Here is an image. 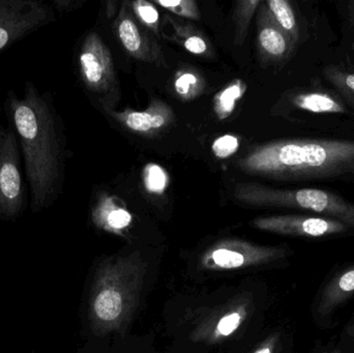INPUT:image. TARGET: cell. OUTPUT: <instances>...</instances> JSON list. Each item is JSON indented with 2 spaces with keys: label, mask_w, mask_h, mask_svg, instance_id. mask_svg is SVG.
Wrapping results in <instances>:
<instances>
[{
  "label": "cell",
  "mask_w": 354,
  "mask_h": 353,
  "mask_svg": "<svg viewBox=\"0 0 354 353\" xmlns=\"http://www.w3.org/2000/svg\"><path fill=\"white\" fill-rule=\"evenodd\" d=\"M158 4L171 10L179 16L187 17V18H198L197 10L193 1H157Z\"/></svg>",
  "instance_id": "cell-21"
},
{
  "label": "cell",
  "mask_w": 354,
  "mask_h": 353,
  "mask_svg": "<svg viewBox=\"0 0 354 353\" xmlns=\"http://www.w3.org/2000/svg\"><path fill=\"white\" fill-rule=\"evenodd\" d=\"M257 227L283 236L318 238L336 236L351 228L338 220L319 216H281L257 221Z\"/></svg>",
  "instance_id": "cell-7"
},
{
  "label": "cell",
  "mask_w": 354,
  "mask_h": 353,
  "mask_svg": "<svg viewBox=\"0 0 354 353\" xmlns=\"http://www.w3.org/2000/svg\"><path fill=\"white\" fill-rule=\"evenodd\" d=\"M147 265L138 254L112 257L95 274L89 300V318L105 335L128 327L140 300Z\"/></svg>",
  "instance_id": "cell-3"
},
{
  "label": "cell",
  "mask_w": 354,
  "mask_h": 353,
  "mask_svg": "<svg viewBox=\"0 0 354 353\" xmlns=\"http://www.w3.org/2000/svg\"><path fill=\"white\" fill-rule=\"evenodd\" d=\"M26 195L18 139L10 126L0 122V218L18 217L26 205Z\"/></svg>",
  "instance_id": "cell-4"
},
{
  "label": "cell",
  "mask_w": 354,
  "mask_h": 353,
  "mask_svg": "<svg viewBox=\"0 0 354 353\" xmlns=\"http://www.w3.org/2000/svg\"><path fill=\"white\" fill-rule=\"evenodd\" d=\"M245 93V87L241 81H235L225 88L216 99V112L221 120L228 117L234 110L236 102Z\"/></svg>",
  "instance_id": "cell-14"
},
{
  "label": "cell",
  "mask_w": 354,
  "mask_h": 353,
  "mask_svg": "<svg viewBox=\"0 0 354 353\" xmlns=\"http://www.w3.org/2000/svg\"><path fill=\"white\" fill-rule=\"evenodd\" d=\"M252 171L295 180L354 174V140L292 139L266 145L248 158Z\"/></svg>",
  "instance_id": "cell-2"
},
{
  "label": "cell",
  "mask_w": 354,
  "mask_h": 353,
  "mask_svg": "<svg viewBox=\"0 0 354 353\" xmlns=\"http://www.w3.org/2000/svg\"><path fill=\"white\" fill-rule=\"evenodd\" d=\"M135 12H137L143 22L151 26L157 24L159 21V12L156 10L155 6H151L149 2L141 1L137 4L135 3Z\"/></svg>",
  "instance_id": "cell-22"
},
{
  "label": "cell",
  "mask_w": 354,
  "mask_h": 353,
  "mask_svg": "<svg viewBox=\"0 0 354 353\" xmlns=\"http://www.w3.org/2000/svg\"><path fill=\"white\" fill-rule=\"evenodd\" d=\"M283 249L258 247L241 242H225L212 247L201 257L208 271H232L274 263L285 256Z\"/></svg>",
  "instance_id": "cell-6"
},
{
  "label": "cell",
  "mask_w": 354,
  "mask_h": 353,
  "mask_svg": "<svg viewBox=\"0 0 354 353\" xmlns=\"http://www.w3.org/2000/svg\"><path fill=\"white\" fill-rule=\"evenodd\" d=\"M55 20L44 0H0V53Z\"/></svg>",
  "instance_id": "cell-5"
},
{
  "label": "cell",
  "mask_w": 354,
  "mask_h": 353,
  "mask_svg": "<svg viewBox=\"0 0 354 353\" xmlns=\"http://www.w3.org/2000/svg\"><path fill=\"white\" fill-rule=\"evenodd\" d=\"M197 84V78L195 75L185 73L181 75L176 82V89L179 95H185L191 91L192 87Z\"/></svg>",
  "instance_id": "cell-23"
},
{
  "label": "cell",
  "mask_w": 354,
  "mask_h": 353,
  "mask_svg": "<svg viewBox=\"0 0 354 353\" xmlns=\"http://www.w3.org/2000/svg\"><path fill=\"white\" fill-rule=\"evenodd\" d=\"M185 47L187 51L194 54H202L206 51V44L201 37H191L185 41Z\"/></svg>",
  "instance_id": "cell-24"
},
{
  "label": "cell",
  "mask_w": 354,
  "mask_h": 353,
  "mask_svg": "<svg viewBox=\"0 0 354 353\" xmlns=\"http://www.w3.org/2000/svg\"><path fill=\"white\" fill-rule=\"evenodd\" d=\"M118 33L122 45L128 51L137 52L140 50L142 44L140 32L138 27L131 19H124L120 22Z\"/></svg>",
  "instance_id": "cell-17"
},
{
  "label": "cell",
  "mask_w": 354,
  "mask_h": 353,
  "mask_svg": "<svg viewBox=\"0 0 354 353\" xmlns=\"http://www.w3.org/2000/svg\"><path fill=\"white\" fill-rule=\"evenodd\" d=\"M239 145V139L236 137L224 135L216 139L212 144V151L218 159H226L236 153Z\"/></svg>",
  "instance_id": "cell-20"
},
{
  "label": "cell",
  "mask_w": 354,
  "mask_h": 353,
  "mask_svg": "<svg viewBox=\"0 0 354 353\" xmlns=\"http://www.w3.org/2000/svg\"><path fill=\"white\" fill-rule=\"evenodd\" d=\"M354 294V267L341 271L328 283L320 298L318 313L326 315Z\"/></svg>",
  "instance_id": "cell-9"
},
{
  "label": "cell",
  "mask_w": 354,
  "mask_h": 353,
  "mask_svg": "<svg viewBox=\"0 0 354 353\" xmlns=\"http://www.w3.org/2000/svg\"><path fill=\"white\" fill-rule=\"evenodd\" d=\"M348 334L351 335V337L353 338L354 340V323L351 325V327H349Z\"/></svg>",
  "instance_id": "cell-26"
},
{
  "label": "cell",
  "mask_w": 354,
  "mask_h": 353,
  "mask_svg": "<svg viewBox=\"0 0 354 353\" xmlns=\"http://www.w3.org/2000/svg\"><path fill=\"white\" fill-rule=\"evenodd\" d=\"M145 184L149 192L162 194L168 186L167 173L159 165L151 164L145 170Z\"/></svg>",
  "instance_id": "cell-16"
},
{
  "label": "cell",
  "mask_w": 354,
  "mask_h": 353,
  "mask_svg": "<svg viewBox=\"0 0 354 353\" xmlns=\"http://www.w3.org/2000/svg\"><path fill=\"white\" fill-rule=\"evenodd\" d=\"M247 317V309L243 306H239L233 310L229 311L226 314L223 315L218 323L214 325L212 330V339L214 341L224 339L232 335L239 327L243 325Z\"/></svg>",
  "instance_id": "cell-13"
},
{
  "label": "cell",
  "mask_w": 354,
  "mask_h": 353,
  "mask_svg": "<svg viewBox=\"0 0 354 353\" xmlns=\"http://www.w3.org/2000/svg\"><path fill=\"white\" fill-rule=\"evenodd\" d=\"M295 107L315 114H342L346 108L336 97L326 93L312 91L299 93L293 99Z\"/></svg>",
  "instance_id": "cell-10"
},
{
  "label": "cell",
  "mask_w": 354,
  "mask_h": 353,
  "mask_svg": "<svg viewBox=\"0 0 354 353\" xmlns=\"http://www.w3.org/2000/svg\"><path fill=\"white\" fill-rule=\"evenodd\" d=\"M3 110L24 161L31 209L39 213L55 201L62 189L64 149L59 116L51 95L29 80L22 97L8 91Z\"/></svg>",
  "instance_id": "cell-1"
},
{
  "label": "cell",
  "mask_w": 354,
  "mask_h": 353,
  "mask_svg": "<svg viewBox=\"0 0 354 353\" xmlns=\"http://www.w3.org/2000/svg\"><path fill=\"white\" fill-rule=\"evenodd\" d=\"M101 219L102 225L112 231H122L132 223V215L124 209H113Z\"/></svg>",
  "instance_id": "cell-18"
},
{
  "label": "cell",
  "mask_w": 354,
  "mask_h": 353,
  "mask_svg": "<svg viewBox=\"0 0 354 353\" xmlns=\"http://www.w3.org/2000/svg\"><path fill=\"white\" fill-rule=\"evenodd\" d=\"M127 126L136 132H149L153 128H159L165 124V118L160 114H151L149 112H133L126 120Z\"/></svg>",
  "instance_id": "cell-15"
},
{
  "label": "cell",
  "mask_w": 354,
  "mask_h": 353,
  "mask_svg": "<svg viewBox=\"0 0 354 353\" xmlns=\"http://www.w3.org/2000/svg\"><path fill=\"white\" fill-rule=\"evenodd\" d=\"M326 78L342 90L345 95L354 97V73L343 72L337 68H328L326 72Z\"/></svg>",
  "instance_id": "cell-19"
},
{
  "label": "cell",
  "mask_w": 354,
  "mask_h": 353,
  "mask_svg": "<svg viewBox=\"0 0 354 353\" xmlns=\"http://www.w3.org/2000/svg\"><path fill=\"white\" fill-rule=\"evenodd\" d=\"M270 12L281 29L286 33L291 43L299 41V24L295 10L286 0H270L268 2Z\"/></svg>",
  "instance_id": "cell-12"
},
{
  "label": "cell",
  "mask_w": 354,
  "mask_h": 353,
  "mask_svg": "<svg viewBox=\"0 0 354 353\" xmlns=\"http://www.w3.org/2000/svg\"><path fill=\"white\" fill-rule=\"evenodd\" d=\"M278 336H270L254 353H274V348H276L277 343H278Z\"/></svg>",
  "instance_id": "cell-25"
},
{
  "label": "cell",
  "mask_w": 354,
  "mask_h": 353,
  "mask_svg": "<svg viewBox=\"0 0 354 353\" xmlns=\"http://www.w3.org/2000/svg\"><path fill=\"white\" fill-rule=\"evenodd\" d=\"M259 43L262 50L272 58H283L292 48L286 33L277 24L276 21L266 23L259 32Z\"/></svg>",
  "instance_id": "cell-11"
},
{
  "label": "cell",
  "mask_w": 354,
  "mask_h": 353,
  "mask_svg": "<svg viewBox=\"0 0 354 353\" xmlns=\"http://www.w3.org/2000/svg\"><path fill=\"white\" fill-rule=\"evenodd\" d=\"M78 59L85 84L91 88L99 87L107 75V57L101 41L95 35L85 39Z\"/></svg>",
  "instance_id": "cell-8"
}]
</instances>
